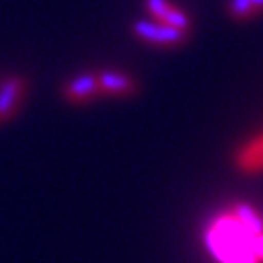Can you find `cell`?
Masks as SVG:
<instances>
[{
	"label": "cell",
	"instance_id": "cell-1",
	"mask_svg": "<svg viewBox=\"0 0 263 263\" xmlns=\"http://www.w3.org/2000/svg\"><path fill=\"white\" fill-rule=\"evenodd\" d=\"M252 238L234 213H222L209 224L207 246L220 263H257L252 254Z\"/></svg>",
	"mask_w": 263,
	"mask_h": 263
},
{
	"label": "cell",
	"instance_id": "cell-2",
	"mask_svg": "<svg viewBox=\"0 0 263 263\" xmlns=\"http://www.w3.org/2000/svg\"><path fill=\"white\" fill-rule=\"evenodd\" d=\"M133 33L146 43L162 45V47L179 45L187 37V29H178L160 22H146V20H137L133 24Z\"/></svg>",
	"mask_w": 263,
	"mask_h": 263
},
{
	"label": "cell",
	"instance_id": "cell-3",
	"mask_svg": "<svg viewBox=\"0 0 263 263\" xmlns=\"http://www.w3.org/2000/svg\"><path fill=\"white\" fill-rule=\"evenodd\" d=\"M26 90L28 82L24 76L12 74L0 82V123H6L14 117Z\"/></svg>",
	"mask_w": 263,
	"mask_h": 263
},
{
	"label": "cell",
	"instance_id": "cell-4",
	"mask_svg": "<svg viewBox=\"0 0 263 263\" xmlns=\"http://www.w3.org/2000/svg\"><path fill=\"white\" fill-rule=\"evenodd\" d=\"M96 96H100L96 72L78 74L63 86V98L70 104H84V102L92 100Z\"/></svg>",
	"mask_w": 263,
	"mask_h": 263
},
{
	"label": "cell",
	"instance_id": "cell-5",
	"mask_svg": "<svg viewBox=\"0 0 263 263\" xmlns=\"http://www.w3.org/2000/svg\"><path fill=\"white\" fill-rule=\"evenodd\" d=\"M236 168L244 174H259L263 172V133L244 142L234 156Z\"/></svg>",
	"mask_w": 263,
	"mask_h": 263
},
{
	"label": "cell",
	"instance_id": "cell-6",
	"mask_svg": "<svg viewBox=\"0 0 263 263\" xmlns=\"http://www.w3.org/2000/svg\"><path fill=\"white\" fill-rule=\"evenodd\" d=\"M98 76V88L100 94L104 96H119V98H127V96L137 94L139 86L133 80L131 76L117 72V70H104V72H96Z\"/></svg>",
	"mask_w": 263,
	"mask_h": 263
},
{
	"label": "cell",
	"instance_id": "cell-7",
	"mask_svg": "<svg viewBox=\"0 0 263 263\" xmlns=\"http://www.w3.org/2000/svg\"><path fill=\"white\" fill-rule=\"evenodd\" d=\"M144 6L148 10V14L154 16L160 24H166L178 29H189L191 20L183 10L172 6L168 0H144Z\"/></svg>",
	"mask_w": 263,
	"mask_h": 263
},
{
	"label": "cell",
	"instance_id": "cell-8",
	"mask_svg": "<svg viewBox=\"0 0 263 263\" xmlns=\"http://www.w3.org/2000/svg\"><path fill=\"white\" fill-rule=\"evenodd\" d=\"M232 213H234V216L238 218V222L244 226L250 234L255 236V234H261L263 232L261 216L257 215L250 205H246V203H238V205L232 209Z\"/></svg>",
	"mask_w": 263,
	"mask_h": 263
},
{
	"label": "cell",
	"instance_id": "cell-9",
	"mask_svg": "<svg viewBox=\"0 0 263 263\" xmlns=\"http://www.w3.org/2000/svg\"><path fill=\"white\" fill-rule=\"evenodd\" d=\"M228 16L234 20H250L257 16V10L252 4V0H228Z\"/></svg>",
	"mask_w": 263,
	"mask_h": 263
},
{
	"label": "cell",
	"instance_id": "cell-10",
	"mask_svg": "<svg viewBox=\"0 0 263 263\" xmlns=\"http://www.w3.org/2000/svg\"><path fill=\"white\" fill-rule=\"evenodd\" d=\"M252 254H254L255 261H263V232L252 238Z\"/></svg>",
	"mask_w": 263,
	"mask_h": 263
},
{
	"label": "cell",
	"instance_id": "cell-11",
	"mask_svg": "<svg viewBox=\"0 0 263 263\" xmlns=\"http://www.w3.org/2000/svg\"><path fill=\"white\" fill-rule=\"evenodd\" d=\"M252 4L255 6L257 14H261V12H263V0H252Z\"/></svg>",
	"mask_w": 263,
	"mask_h": 263
}]
</instances>
